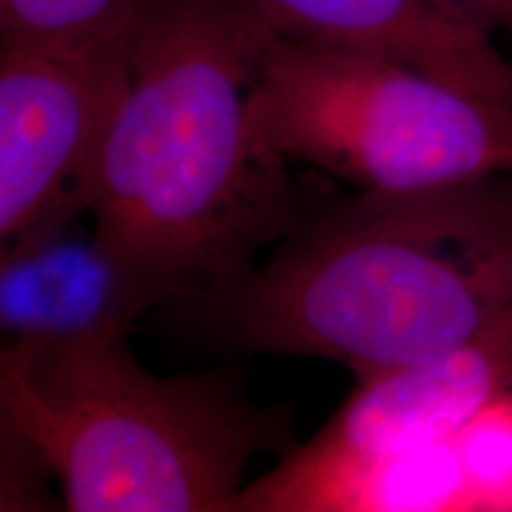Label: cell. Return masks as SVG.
<instances>
[{
	"mask_svg": "<svg viewBox=\"0 0 512 512\" xmlns=\"http://www.w3.org/2000/svg\"><path fill=\"white\" fill-rule=\"evenodd\" d=\"M174 306L242 354L328 358L356 382L437 356L512 313V174L309 209L245 278Z\"/></svg>",
	"mask_w": 512,
	"mask_h": 512,
	"instance_id": "obj_2",
	"label": "cell"
},
{
	"mask_svg": "<svg viewBox=\"0 0 512 512\" xmlns=\"http://www.w3.org/2000/svg\"><path fill=\"white\" fill-rule=\"evenodd\" d=\"M143 0H0V38L93 46L128 34Z\"/></svg>",
	"mask_w": 512,
	"mask_h": 512,
	"instance_id": "obj_9",
	"label": "cell"
},
{
	"mask_svg": "<svg viewBox=\"0 0 512 512\" xmlns=\"http://www.w3.org/2000/svg\"><path fill=\"white\" fill-rule=\"evenodd\" d=\"M249 119L275 155L358 190H422L512 174V102L380 55L278 36Z\"/></svg>",
	"mask_w": 512,
	"mask_h": 512,
	"instance_id": "obj_4",
	"label": "cell"
},
{
	"mask_svg": "<svg viewBox=\"0 0 512 512\" xmlns=\"http://www.w3.org/2000/svg\"><path fill=\"white\" fill-rule=\"evenodd\" d=\"M0 430L46 460L74 512L235 510L249 465L290 439L219 373L162 377L126 335L10 339Z\"/></svg>",
	"mask_w": 512,
	"mask_h": 512,
	"instance_id": "obj_3",
	"label": "cell"
},
{
	"mask_svg": "<svg viewBox=\"0 0 512 512\" xmlns=\"http://www.w3.org/2000/svg\"><path fill=\"white\" fill-rule=\"evenodd\" d=\"M444 3L489 34L494 31L512 34V0H444Z\"/></svg>",
	"mask_w": 512,
	"mask_h": 512,
	"instance_id": "obj_11",
	"label": "cell"
},
{
	"mask_svg": "<svg viewBox=\"0 0 512 512\" xmlns=\"http://www.w3.org/2000/svg\"><path fill=\"white\" fill-rule=\"evenodd\" d=\"M3 339L126 335L155 299L98 238L93 214L0 245Z\"/></svg>",
	"mask_w": 512,
	"mask_h": 512,
	"instance_id": "obj_7",
	"label": "cell"
},
{
	"mask_svg": "<svg viewBox=\"0 0 512 512\" xmlns=\"http://www.w3.org/2000/svg\"><path fill=\"white\" fill-rule=\"evenodd\" d=\"M275 38L252 0L140 3L88 200L98 238L157 306L238 283L309 214L249 119Z\"/></svg>",
	"mask_w": 512,
	"mask_h": 512,
	"instance_id": "obj_1",
	"label": "cell"
},
{
	"mask_svg": "<svg viewBox=\"0 0 512 512\" xmlns=\"http://www.w3.org/2000/svg\"><path fill=\"white\" fill-rule=\"evenodd\" d=\"M510 389L512 313L458 347L356 382L309 444L240 491L235 510H339L358 477L448 444Z\"/></svg>",
	"mask_w": 512,
	"mask_h": 512,
	"instance_id": "obj_5",
	"label": "cell"
},
{
	"mask_svg": "<svg viewBox=\"0 0 512 512\" xmlns=\"http://www.w3.org/2000/svg\"><path fill=\"white\" fill-rule=\"evenodd\" d=\"M131 36L93 46L0 38V245L91 211L131 81Z\"/></svg>",
	"mask_w": 512,
	"mask_h": 512,
	"instance_id": "obj_6",
	"label": "cell"
},
{
	"mask_svg": "<svg viewBox=\"0 0 512 512\" xmlns=\"http://www.w3.org/2000/svg\"><path fill=\"white\" fill-rule=\"evenodd\" d=\"M467 510H512V389L448 441Z\"/></svg>",
	"mask_w": 512,
	"mask_h": 512,
	"instance_id": "obj_10",
	"label": "cell"
},
{
	"mask_svg": "<svg viewBox=\"0 0 512 512\" xmlns=\"http://www.w3.org/2000/svg\"><path fill=\"white\" fill-rule=\"evenodd\" d=\"M287 41L380 55L512 102V62L494 34L453 12L444 0H252Z\"/></svg>",
	"mask_w": 512,
	"mask_h": 512,
	"instance_id": "obj_8",
	"label": "cell"
}]
</instances>
